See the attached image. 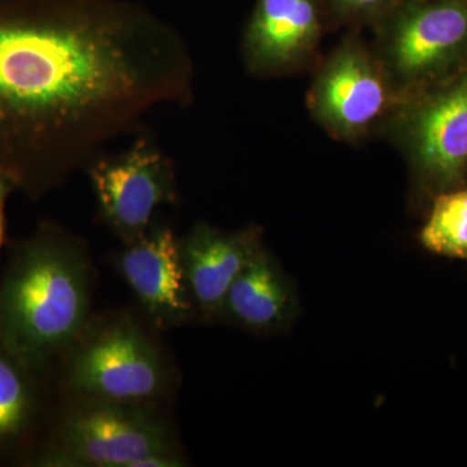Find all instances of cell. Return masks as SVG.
I'll list each match as a JSON object with an SVG mask.
<instances>
[{
    "label": "cell",
    "instance_id": "1",
    "mask_svg": "<svg viewBox=\"0 0 467 467\" xmlns=\"http://www.w3.org/2000/svg\"><path fill=\"white\" fill-rule=\"evenodd\" d=\"M182 36L126 0H0V177L41 199L134 133L193 100Z\"/></svg>",
    "mask_w": 467,
    "mask_h": 467
},
{
    "label": "cell",
    "instance_id": "2",
    "mask_svg": "<svg viewBox=\"0 0 467 467\" xmlns=\"http://www.w3.org/2000/svg\"><path fill=\"white\" fill-rule=\"evenodd\" d=\"M94 265L84 239L52 221L12 243L0 275V342L48 376L92 315Z\"/></svg>",
    "mask_w": 467,
    "mask_h": 467
},
{
    "label": "cell",
    "instance_id": "3",
    "mask_svg": "<svg viewBox=\"0 0 467 467\" xmlns=\"http://www.w3.org/2000/svg\"><path fill=\"white\" fill-rule=\"evenodd\" d=\"M161 334L140 310L92 313L55 365L64 399L167 404L178 377Z\"/></svg>",
    "mask_w": 467,
    "mask_h": 467
},
{
    "label": "cell",
    "instance_id": "4",
    "mask_svg": "<svg viewBox=\"0 0 467 467\" xmlns=\"http://www.w3.org/2000/svg\"><path fill=\"white\" fill-rule=\"evenodd\" d=\"M184 457L164 405L64 399L47 441L30 460L48 467H149Z\"/></svg>",
    "mask_w": 467,
    "mask_h": 467
},
{
    "label": "cell",
    "instance_id": "5",
    "mask_svg": "<svg viewBox=\"0 0 467 467\" xmlns=\"http://www.w3.org/2000/svg\"><path fill=\"white\" fill-rule=\"evenodd\" d=\"M371 27L400 99L467 70V0H399Z\"/></svg>",
    "mask_w": 467,
    "mask_h": 467
},
{
    "label": "cell",
    "instance_id": "6",
    "mask_svg": "<svg viewBox=\"0 0 467 467\" xmlns=\"http://www.w3.org/2000/svg\"><path fill=\"white\" fill-rule=\"evenodd\" d=\"M382 133L407 160L430 195L460 189L467 181V70L404 98Z\"/></svg>",
    "mask_w": 467,
    "mask_h": 467
},
{
    "label": "cell",
    "instance_id": "7",
    "mask_svg": "<svg viewBox=\"0 0 467 467\" xmlns=\"http://www.w3.org/2000/svg\"><path fill=\"white\" fill-rule=\"evenodd\" d=\"M352 29L319 61L306 107L334 140L358 143L383 131L401 99L376 52Z\"/></svg>",
    "mask_w": 467,
    "mask_h": 467
},
{
    "label": "cell",
    "instance_id": "8",
    "mask_svg": "<svg viewBox=\"0 0 467 467\" xmlns=\"http://www.w3.org/2000/svg\"><path fill=\"white\" fill-rule=\"evenodd\" d=\"M98 217L124 244L138 241L158 221L162 207L177 202V171L155 140L140 135L128 150L101 153L86 168Z\"/></svg>",
    "mask_w": 467,
    "mask_h": 467
},
{
    "label": "cell",
    "instance_id": "9",
    "mask_svg": "<svg viewBox=\"0 0 467 467\" xmlns=\"http://www.w3.org/2000/svg\"><path fill=\"white\" fill-rule=\"evenodd\" d=\"M112 265L138 310L161 333L198 319L184 284L180 236L171 226L156 223L142 238L116 252Z\"/></svg>",
    "mask_w": 467,
    "mask_h": 467
},
{
    "label": "cell",
    "instance_id": "10",
    "mask_svg": "<svg viewBox=\"0 0 467 467\" xmlns=\"http://www.w3.org/2000/svg\"><path fill=\"white\" fill-rule=\"evenodd\" d=\"M325 26L319 0H257L243 33L245 67L257 77L300 72L317 58Z\"/></svg>",
    "mask_w": 467,
    "mask_h": 467
},
{
    "label": "cell",
    "instance_id": "11",
    "mask_svg": "<svg viewBox=\"0 0 467 467\" xmlns=\"http://www.w3.org/2000/svg\"><path fill=\"white\" fill-rule=\"evenodd\" d=\"M261 238L259 226L226 232L204 223H195L180 236L181 265L196 318L205 322L221 318L227 292L263 247Z\"/></svg>",
    "mask_w": 467,
    "mask_h": 467
},
{
    "label": "cell",
    "instance_id": "12",
    "mask_svg": "<svg viewBox=\"0 0 467 467\" xmlns=\"http://www.w3.org/2000/svg\"><path fill=\"white\" fill-rule=\"evenodd\" d=\"M294 310L290 282L263 245L233 282L220 319L252 334H270L290 324Z\"/></svg>",
    "mask_w": 467,
    "mask_h": 467
},
{
    "label": "cell",
    "instance_id": "13",
    "mask_svg": "<svg viewBox=\"0 0 467 467\" xmlns=\"http://www.w3.org/2000/svg\"><path fill=\"white\" fill-rule=\"evenodd\" d=\"M0 342V460L27 453L46 414L45 379Z\"/></svg>",
    "mask_w": 467,
    "mask_h": 467
},
{
    "label": "cell",
    "instance_id": "14",
    "mask_svg": "<svg viewBox=\"0 0 467 467\" xmlns=\"http://www.w3.org/2000/svg\"><path fill=\"white\" fill-rule=\"evenodd\" d=\"M420 242L441 256L467 259V186L432 198Z\"/></svg>",
    "mask_w": 467,
    "mask_h": 467
},
{
    "label": "cell",
    "instance_id": "15",
    "mask_svg": "<svg viewBox=\"0 0 467 467\" xmlns=\"http://www.w3.org/2000/svg\"><path fill=\"white\" fill-rule=\"evenodd\" d=\"M324 7L326 21L337 26L359 29L373 26L399 0H319Z\"/></svg>",
    "mask_w": 467,
    "mask_h": 467
},
{
    "label": "cell",
    "instance_id": "16",
    "mask_svg": "<svg viewBox=\"0 0 467 467\" xmlns=\"http://www.w3.org/2000/svg\"><path fill=\"white\" fill-rule=\"evenodd\" d=\"M16 192L14 184L0 177V252H2L3 244L5 241V226H7V217H5V209H7V202L9 195Z\"/></svg>",
    "mask_w": 467,
    "mask_h": 467
}]
</instances>
